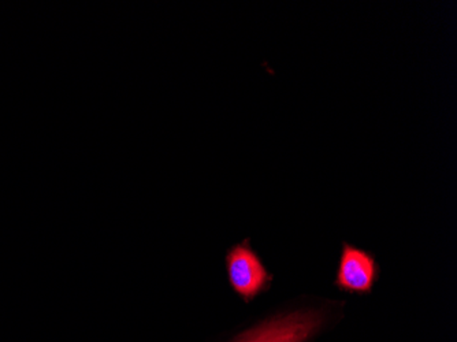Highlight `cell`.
<instances>
[{
    "instance_id": "cell-1",
    "label": "cell",
    "mask_w": 457,
    "mask_h": 342,
    "mask_svg": "<svg viewBox=\"0 0 457 342\" xmlns=\"http://www.w3.org/2000/svg\"><path fill=\"white\" fill-rule=\"evenodd\" d=\"M226 271L228 284L246 303L269 289L273 281V275L267 271L249 240L228 249L226 254Z\"/></svg>"
},
{
    "instance_id": "cell-2",
    "label": "cell",
    "mask_w": 457,
    "mask_h": 342,
    "mask_svg": "<svg viewBox=\"0 0 457 342\" xmlns=\"http://www.w3.org/2000/svg\"><path fill=\"white\" fill-rule=\"evenodd\" d=\"M322 323L323 315L318 311H294L269 319L235 342H305Z\"/></svg>"
},
{
    "instance_id": "cell-3",
    "label": "cell",
    "mask_w": 457,
    "mask_h": 342,
    "mask_svg": "<svg viewBox=\"0 0 457 342\" xmlns=\"http://www.w3.org/2000/svg\"><path fill=\"white\" fill-rule=\"evenodd\" d=\"M378 277L379 266L374 254L344 243L335 279L338 289L356 295H370Z\"/></svg>"
}]
</instances>
